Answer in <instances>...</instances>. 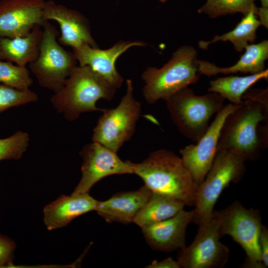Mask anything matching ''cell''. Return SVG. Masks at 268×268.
Instances as JSON below:
<instances>
[{
  "mask_svg": "<svg viewBox=\"0 0 268 268\" xmlns=\"http://www.w3.org/2000/svg\"><path fill=\"white\" fill-rule=\"evenodd\" d=\"M268 146V107L245 99L226 118L217 151L228 150L255 161Z\"/></svg>",
  "mask_w": 268,
  "mask_h": 268,
  "instance_id": "cell-1",
  "label": "cell"
},
{
  "mask_svg": "<svg viewBox=\"0 0 268 268\" xmlns=\"http://www.w3.org/2000/svg\"><path fill=\"white\" fill-rule=\"evenodd\" d=\"M134 174L152 192L169 196L187 206H194L199 185L181 157L170 150L154 151L139 163L130 161Z\"/></svg>",
  "mask_w": 268,
  "mask_h": 268,
  "instance_id": "cell-2",
  "label": "cell"
},
{
  "mask_svg": "<svg viewBox=\"0 0 268 268\" xmlns=\"http://www.w3.org/2000/svg\"><path fill=\"white\" fill-rule=\"evenodd\" d=\"M116 88L87 66H77L61 89L50 99L54 108L69 122L85 112L102 111L96 106L100 99L111 100Z\"/></svg>",
  "mask_w": 268,
  "mask_h": 268,
  "instance_id": "cell-3",
  "label": "cell"
},
{
  "mask_svg": "<svg viewBox=\"0 0 268 268\" xmlns=\"http://www.w3.org/2000/svg\"><path fill=\"white\" fill-rule=\"evenodd\" d=\"M198 52L193 46H182L172 54L162 67H148L142 74V93L150 104L165 100L181 89L196 83L198 71Z\"/></svg>",
  "mask_w": 268,
  "mask_h": 268,
  "instance_id": "cell-4",
  "label": "cell"
},
{
  "mask_svg": "<svg viewBox=\"0 0 268 268\" xmlns=\"http://www.w3.org/2000/svg\"><path fill=\"white\" fill-rule=\"evenodd\" d=\"M225 100L215 92L196 95L186 87L165 101L171 119L178 131L197 142L207 131L211 117L224 106Z\"/></svg>",
  "mask_w": 268,
  "mask_h": 268,
  "instance_id": "cell-5",
  "label": "cell"
},
{
  "mask_svg": "<svg viewBox=\"0 0 268 268\" xmlns=\"http://www.w3.org/2000/svg\"><path fill=\"white\" fill-rule=\"evenodd\" d=\"M246 161L234 152L217 151L210 169L198 187L192 222L199 225L211 218L215 204L223 190L231 183H238L244 175Z\"/></svg>",
  "mask_w": 268,
  "mask_h": 268,
  "instance_id": "cell-6",
  "label": "cell"
},
{
  "mask_svg": "<svg viewBox=\"0 0 268 268\" xmlns=\"http://www.w3.org/2000/svg\"><path fill=\"white\" fill-rule=\"evenodd\" d=\"M42 26L39 54L29 67L42 87L55 93L63 87L77 62L73 53L58 42L60 33L53 24L45 21Z\"/></svg>",
  "mask_w": 268,
  "mask_h": 268,
  "instance_id": "cell-7",
  "label": "cell"
},
{
  "mask_svg": "<svg viewBox=\"0 0 268 268\" xmlns=\"http://www.w3.org/2000/svg\"><path fill=\"white\" fill-rule=\"evenodd\" d=\"M125 95L113 109H103V114L93 129L92 140L117 152L129 141L135 130L141 106L133 95L131 79L126 81Z\"/></svg>",
  "mask_w": 268,
  "mask_h": 268,
  "instance_id": "cell-8",
  "label": "cell"
},
{
  "mask_svg": "<svg viewBox=\"0 0 268 268\" xmlns=\"http://www.w3.org/2000/svg\"><path fill=\"white\" fill-rule=\"evenodd\" d=\"M214 211L219 219L221 236H230L245 252L247 258L243 267L266 268L259 246L263 225L258 210L247 209L235 201L225 209Z\"/></svg>",
  "mask_w": 268,
  "mask_h": 268,
  "instance_id": "cell-9",
  "label": "cell"
},
{
  "mask_svg": "<svg viewBox=\"0 0 268 268\" xmlns=\"http://www.w3.org/2000/svg\"><path fill=\"white\" fill-rule=\"evenodd\" d=\"M192 243L180 250L177 261L182 268H222L229 256L228 247L220 241L222 237L219 219L214 210L211 218L199 225Z\"/></svg>",
  "mask_w": 268,
  "mask_h": 268,
  "instance_id": "cell-10",
  "label": "cell"
},
{
  "mask_svg": "<svg viewBox=\"0 0 268 268\" xmlns=\"http://www.w3.org/2000/svg\"><path fill=\"white\" fill-rule=\"evenodd\" d=\"M117 153L93 141L84 145L80 152L82 175L73 193H89L96 183L109 176L134 174L130 161H123Z\"/></svg>",
  "mask_w": 268,
  "mask_h": 268,
  "instance_id": "cell-11",
  "label": "cell"
},
{
  "mask_svg": "<svg viewBox=\"0 0 268 268\" xmlns=\"http://www.w3.org/2000/svg\"><path fill=\"white\" fill-rule=\"evenodd\" d=\"M240 105L230 103L224 106L197 143L180 150L183 164L198 185L203 181L212 165L221 130L226 118Z\"/></svg>",
  "mask_w": 268,
  "mask_h": 268,
  "instance_id": "cell-12",
  "label": "cell"
},
{
  "mask_svg": "<svg viewBox=\"0 0 268 268\" xmlns=\"http://www.w3.org/2000/svg\"><path fill=\"white\" fill-rule=\"evenodd\" d=\"M44 0H0V37L15 38L42 25Z\"/></svg>",
  "mask_w": 268,
  "mask_h": 268,
  "instance_id": "cell-13",
  "label": "cell"
},
{
  "mask_svg": "<svg viewBox=\"0 0 268 268\" xmlns=\"http://www.w3.org/2000/svg\"><path fill=\"white\" fill-rule=\"evenodd\" d=\"M43 17L44 21L54 20L59 24L61 36L58 41L61 45L72 49L84 44L99 48L91 35L88 20L79 11L50 0L45 1Z\"/></svg>",
  "mask_w": 268,
  "mask_h": 268,
  "instance_id": "cell-14",
  "label": "cell"
},
{
  "mask_svg": "<svg viewBox=\"0 0 268 268\" xmlns=\"http://www.w3.org/2000/svg\"><path fill=\"white\" fill-rule=\"evenodd\" d=\"M145 45V43L139 41H119L111 48L101 50L84 44L72 49V53L79 66H88L117 89L122 86L124 79L116 68L117 59L131 47Z\"/></svg>",
  "mask_w": 268,
  "mask_h": 268,
  "instance_id": "cell-15",
  "label": "cell"
},
{
  "mask_svg": "<svg viewBox=\"0 0 268 268\" xmlns=\"http://www.w3.org/2000/svg\"><path fill=\"white\" fill-rule=\"evenodd\" d=\"M194 211L184 209L164 220L141 228L143 236L151 248L169 252L185 247L186 229L193 221Z\"/></svg>",
  "mask_w": 268,
  "mask_h": 268,
  "instance_id": "cell-16",
  "label": "cell"
},
{
  "mask_svg": "<svg viewBox=\"0 0 268 268\" xmlns=\"http://www.w3.org/2000/svg\"><path fill=\"white\" fill-rule=\"evenodd\" d=\"M151 194L145 185L136 191L120 192L106 201H99L96 211L109 223L133 222Z\"/></svg>",
  "mask_w": 268,
  "mask_h": 268,
  "instance_id": "cell-17",
  "label": "cell"
},
{
  "mask_svg": "<svg viewBox=\"0 0 268 268\" xmlns=\"http://www.w3.org/2000/svg\"><path fill=\"white\" fill-rule=\"evenodd\" d=\"M98 201L89 193L62 195L45 207V224L49 230L63 227L77 217L96 211Z\"/></svg>",
  "mask_w": 268,
  "mask_h": 268,
  "instance_id": "cell-18",
  "label": "cell"
},
{
  "mask_svg": "<svg viewBox=\"0 0 268 268\" xmlns=\"http://www.w3.org/2000/svg\"><path fill=\"white\" fill-rule=\"evenodd\" d=\"M237 62L230 67H219L206 61H198V71L207 76L218 74L237 73L256 74L265 69V61L268 59V41L264 40L257 44H250L244 49Z\"/></svg>",
  "mask_w": 268,
  "mask_h": 268,
  "instance_id": "cell-19",
  "label": "cell"
},
{
  "mask_svg": "<svg viewBox=\"0 0 268 268\" xmlns=\"http://www.w3.org/2000/svg\"><path fill=\"white\" fill-rule=\"evenodd\" d=\"M42 35V26L37 25L24 36L0 37V60L26 67L37 58Z\"/></svg>",
  "mask_w": 268,
  "mask_h": 268,
  "instance_id": "cell-20",
  "label": "cell"
},
{
  "mask_svg": "<svg viewBox=\"0 0 268 268\" xmlns=\"http://www.w3.org/2000/svg\"><path fill=\"white\" fill-rule=\"evenodd\" d=\"M258 9L256 7L251 9L229 32L215 35L210 41H200L199 47L205 50L212 43L219 41H229L236 51H243L247 45L255 42L257 38L256 31L261 25L257 15Z\"/></svg>",
  "mask_w": 268,
  "mask_h": 268,
  "instance_id": "cell-21",
  "label": "cell"
},
{
  "mask_svg": "<svg viewBox=\"0 0 268 268\" xmlns=\"http://www.w3.org/2000/svg\"><path fill=\"white\" fill-rule=\"evenodd\" d=\"M185 204L171 197L152 192L133 222L142 228L168 219L183 209Z\"/></svg>",
  "mask_w": 268,
  "mask_h": 268,
  "instance_id": "cell-22",
  "label": "cell"
},
{
  "mask_svg": "<svg viewBox=\"0 0 268 268\" xmlns=\"http://www.w3.org/2000/svg\"><path fill=\"white\" fill-rule=\"evenodd\" d=\"M268 78V69L246 76L230 75L218 77L210 81L208 91L218 93L232 104L240 105L243 103V95L252 85L261 79L266 80Z\"/></svg>",
  "mask_w": 268,
  "mask_h": 268,
  "instance_id": "cell-23",
  "label": "cell"
},
{
  "mask_svg": "<svg viewBox=\"0 0 268 268\" xmlns=\"http://www.w3.org/2000/svg\"><path fill=\"white\" fill-rule=\"evenodd\" d=\"M255 0H206L205 3L198 9L200 13L207 14L209 18L237 12L246 15L256 7Z\"/></svg>",
  "mask_w": 268,
  "mask_h": 268,
  "instance_id": "cell-24",
  "label": "cell"
},
{
  "mask_svg": "<svg viewBox=\"0 0 268 268\" xmlns=\"http://www.w3.org/2000/svg\"><path fill=\"white\" fill-rule=\"evenodd\" d=\"M33 80L26 67L0 60V83L20 90L29 89Z\"/></svg>",
  "mask_w": 268,
  "mask_h": 268,
  "instance_id": "cell-25",
  "label": "cell"
},
{
  "mask_svg": "<svg viewBox=\"0 0 268 268\" xmlns=\"http://www.w3.org/2000/svg\"><path fill=\"white\" fill-rule=\"evenodd\" d=\"M29 142V134L21 131L9 137L0 138V161L20 159L26 151Z\"/></svg>",
  "mask_w": 268,
  "mask_h": 268,
  "instance_id": "cell-26",
  "label": "cell"
},
{
  "mask_svg": "<svg viewBox=\"0 0 268 268\" xmlns=\"http://www.w3.org/2000/svg\"><path fill=\"white\" fill-rule=\"evenodd\" d=\"M38 95L30 89L20 90L0 83V113L7 109L35 102Z\"/></svg>",
  "mask_w": 268,
  "mask_h": 268,
  "instance_id": "cell-27",
  "label": "cell"
},
{
  "mask_svg": "<svg viewBox=\"0 0 268 268\" xmlns=\"http://www.w3.org/2000/svg\"><path fill=\"white\" fill-rule=\"evenodd\" d=\"M15 242L0 233V268H13Z\"/></svg>",
  "mask_w": 268,
  "mask_h": 268,
  "instance_id": "cell-28",
  "label": "cell"
},
{
  "mask_svg": "<svg viewBox=\"0 0 268 268\" xmlns=\"http://www.w3.org/2000/svg\"><path fill=\"white\" fill-rule=\"evenodd\" d=\"M259 246L261 261L265 268L268 267V229L262 226L259 239Z\"/></svg>",
  "mask_w": 268,
  "mask_h": 268,
  "instance_id": "cell-29",
  "label": "cell"
},
{
  "mask_svg": "<svg viewBox=\"0 0 268 268\" xmlns=\"http://www.w3.org/2000/svg\"><path fill=\"white\" fill-rule=\"evenodd\" d=\"M242 99H250L258 101L268 107V89H248L242 96Z\"/></svg>",
  "mask_w": 268,
  "mask_h": 268,
  "instance_id": "cell-30",
  "label": "cell"
},
{
  "mask_svg": "<svg viewBox=\"0 0 268 268\" xmlns=\"http://www.w3.org/2000/svg\"><path fill=\"white\" fill-rule=\"evenodd\" d=\"M148 268H180L177 261L169 257L160 261H153L146 267Z\"/></svg>",
  "mask_w": 268,
  "mask_h": 268,
  "instance_id": "cell-31",
  "label": "cell"
},
{
  "mask_svg": "<svg viewBox=\"0 0 268 268\" xmlns=\"http://www.w3.org/2000/svg\"><path fill=\"white\" fill-rule=\"evenodd\" d=\"M257 16L259 18L261 24L265 27L268 28V8L259 7Z\"/></svg>",
  "mask_w": 268,
  "mask_h": 268,
  "instance_id": "cell-32",
  "label": "cell"
},
{
  "mask_svg": "<svg viewBox=\"0 0 268 268\" xmlns=\"http://www.w3.org/2000/svg\"><path fill=\"white\" fill-rule=\"evenodd\" d=\"M261 2V7L264 8H268V0H260Z\"/></svg>",
  "mask_w": 268,
  "mask_h": 268,
  "instance_id": "cell-33",
  "label": "cell"
},
{
  "mask_svg": "<svg viewBox=\"0 0 268 268\" xmlns=\"http://www.w3.org/2000/svg\"><path fill=\"white\" fill-rule=\"evenodd\" d=\"M158 0L160 1V2H165L166 1H167L168 0Z\"/></svg>",
  "mask_w": 268,
  "mask_h": 268,
  "instance_id": "cell-34",
  "label": "cell"
}]
</instances>
